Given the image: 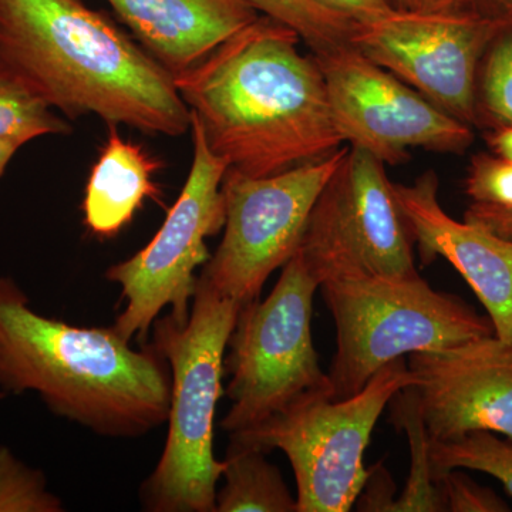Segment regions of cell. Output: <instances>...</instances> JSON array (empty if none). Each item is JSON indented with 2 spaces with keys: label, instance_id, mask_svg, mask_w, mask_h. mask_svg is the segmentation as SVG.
Wrapping results in <instances>:
<instances>
[{
  "label": "cell",
  "instance_id": "6da1fadb",
  "mask_svg": "<svg viewBox=\"0 0 512 512\" xmlns=\"http://www.w3.org/2000/svg\"><path fill=\"white\" fill-rule=\"evenodd\" d=\"M298 33L268 16L174 77L208 147L249 177L285 173L343 146L325 79Z\"/></svg>",
  "mask_w": 512,
  "mask_h": 512
},
{
  "label": "cell",
  "instance_id": "7a4b0ae2",
  "mask_svg": "<svg viewBox=\"0 0 512 512\" xmlns=\"http://www.w3.org/2000/svg\"><path fill=\"white\" fill-rule=\"evenodd\" d=\"M0 70L67 119L180 137L191 113L173 74L84 0H0Z\"/></svg>",
  "mask_w": 512,
  "mask_h": 512
},
{
  "label": "cell",
  "instance_id": "3957f363",
  "mask_svg": "<svg viewBox=\"0 0 512 512\" xmlns=\"http://www.w3.org/2000/svg\"><path fill=\"white\" fill-rule=\"evenodd\" d=\"M171 369L151 342L133 349L114 326L47 318L0 275V392L35 393L55 416L109 439H140L170 414Z\"/></svg>",
  "mask_w": 512,
  "mask_h": 512
},
{
  "label": "cell",
  "instance_id": "277c9868",
  "mask_svg": "<svg viewBox=\"0 0 512 512\" xmlns=\"http://www.w3.org/2000/svg\"><path fill=\"white\" fill-rule=\"evenodd\" d=\"M242 306L197 279L190 318L163 316L154 346L171 369V403L163 454L140 488L150 512H215L225 461L214 456V421L229 338Z\"/></svg>",
  "mask_w": 512,
  "mask_h": 512
},
{
  "label": "cell",
  "instance_id": "5b68a950",
  "mask_svg": "<svg viewBox=\"0 0 512 512\" xmlns=\"http://www.w3.org/2000/svg\"><path fill=\"white\" fill-rule=\"evenodd\" d=\"M319 289L336 326L338 349L328 372L332 400L362 392L394 360L495 335L490 319L419 274L343 276Z\"/></svg>",
  "mask_w": 512,
  "mask_h": 512
},
{
  "label": "cell",
  "instance_id": "8992f818",
  "mask_svg": "<svg viewBox=\"0 0 512 512\" xmlns=\"http://www.w3.org/2000/svg\"><path fill=\"white\" fill-rule=\"evenodd\" d=\"M412 384L402 357L355 396L332 400L328 393H308L264 423L229 437L288 457L298 485V512H348L370 476L365 453L377 420L394 394Z\"/></svg>",
  "mask_w": 512,
  "mask_h": 512
},
{
  "label": "cell",
  "instance_id": "52a82bcc",
  "mask_svg": "<svg viewBox=\"0 0 512 512\" xmlns=\"http://www.w3.org/2000/svg\"><path fill=\"white\" fill-rule=\"evenodd\" d=\"M319 288L298 251L264 301L242 306L224 360L231 376L225 392L231 409L222 430L252 429L308 393L332 397V383L312 339L313 296Z\"/></svg>",
  "mask_w": 512,
  "mask_h": 512
},
{
  "label": "cell",
  "instance_id": "ba28073f",
  "mask_svg": "<svg viewBox=\"0 0 512 512\" xmlns=\"http://www.w3.org/2000/svg\"><path fill=\"white\" fill-rule=\"evenodd\" d=\"M191 134L190 173L164 224L146 247L106 272L107 281L120 286L126 301L113 326L130 342H143L165 308L178 322H187L198 279L195 271L211 258L207 238L224 228L221 187L229 165L212 153L192 117Z\"/></svg>",
  "mask_w": 512,
  "mask_h": 512
},
{
  "label": "cell",
  "instance_id": "9c48e42d",
  "mask_svg": "<svg viewBox=\"0 0 512 512\" xmlns=\"http://www.w3.org/2000/svg\"><path fill=\"white\" fill-rule=\"evenodd\" d=\"M346 150L271 177L228 168L221 187L224 237L198 278L238 305L256 301L272 272L301 247L316 198Z\"/></svg>",
  "mask_w": 512,
  "mask_h": 512
},
{
  "label": "cell",
  "instance_id": "30bf717a",
  "mask_svg": "<svg viewBox=\"0 0 512 512\" xmlns=\"http://www.w3.org/2000/svg\"><path fill=\"white\" fill-rule=\"evenodd\" d=\"M413 239L384 164L349 146L335 173L316 198L301 252L319 279L343 276H410Z\"/></svg>",
  "mask_w": 512,
  "mask_h": 512
},
{
  "label": "cell",
  "instance_id": "8fae6325",
  "mask_svg": "<svg viewBox=\"0 0 512 512\" xmlns=\"http://www.w3.org/2000/svg\"><path fill=\"white\" fill-rule=\"evenodd\" d=\"M312 55L325 79L333 123L343 143L367 151L384 165L406 163L412 148L461 153L473 143L467 124L350 43Z\"/></svg>",
  "mask_w": 512,
  "mask_h": 512
},
{
  "label": "cell",
  "instance_id": "7c38bea8",
  "mask_svg": "<svg viewBox=\"0 0 512 512\" xmlns=\"http://www.w3.org/2000/svg\"><path fill=\"white\" fill-rule=\"evenodd\" d=\"M503 20L474 10L394 9L356 23L350 45L461 123L477 121V72Z\"/></svg>",
  "mask_w": 512,
  "mask_h": 512
},
{
  "label": "cell",
  "instance_id": "4fadbf2b",
  "mask_svg": "<svg viewBox=\"0 0 512 512\" xmlns=\"http://www.w3.org/2000/svg\"><path fill=\"white\" fill-rule=\"evenodd\" d=\"M406 362L430 440L490 431L512 444V343L485 336Z\"/></svg>",
  "mask_w": 512,
  "mask_h": 512
},
{
  "label": "cell",
  "instance_id": "5bb4252c",
  "mask_svg": "<svg viewBox=\"0 0 512 512\" xmlns=\"http://www.w3.org/2000/svg\"><path fill=\"white\" fill-rule=\"evenodd\" d=\"M393 192L423 264L439 256L450 262L483 303L495 336L512 343V241L451 218L441 208L434 171L410 185L393 183Z\"/></svg>",
  "mask_w": 512,
  "mask_h": 512
},
{
  "label": "cell",
  "instance_id": "9a60e30c",
  "mask_svg": "<svg viewBox=\"0 0 512 512\" xmlns=\"http://www.w3.org/2000/svg\"><path fill=\"white\" fill-rule=\"evenodd\" d=\"M131 36L173 76L259 18L247 0H106Z\"/></svg>",
  "mask_w": 512,
  "mask_h": 512
},
{
  "label": "cell",
  "instance_id": "2e32d148",
  "mask_svg": "<svg viewBox=\"0 0 512 512\" xmlns=\"http://www.w3.org/2000/svg\"><path fill=\"white\" fill-rule=\"evenodd\" d=\"M117 128L109 126V136L84 191V224L100 238L119 234L147 198L160 194L153 180L160 161L138 144L124 140Z\"/></svg>",
  "mask_w": 512,
  "mask_h": 512
},
{
  "label": "cell",
  "instance_id": "e0dca14e",
  "mask_svg": "<svg viewBox=\"0 0 512 512\" xmlns=\"http://www.w3.org/2000/svg\"><path fill=\"white\" fill-rule=\"evenodd\" d=\"M265 456L264 451L229 441L215 512H298V501L281 471Z\"/></svg>",
  "mask_w": 512,
  "mask_h": 512
},
{
  "label": "cell",
  "instance_id": "ac0fdd59",
  "mask_svg": "<svg viewBox=\"0 0 512 512\" xmlns=\"http://www.w3.org/2000/svg\"><path fill=\"white\" fill-rule=\"evenodd\" d=\"M392 417L397 429L406 431L412 448V467L406 488L399 500H393L387 511H444L439 483L431 467L429 434L421 417L416 392L412 386L394 394Z\"/></svg>",
  "mask_w": 512,
  "mask_h": 512
},
{
  "label": "cell",
  "instance_id": "d6986e66",
  "mask_svg": "<svg viewBox=\"0 0 512 512\" xmlns=\"http://www.w3.org/2000/svg\"><path fill=\"white\" fill-rule=\"evenodd\" d=\"M259 13L298 33L312 53L349 45L356 22L318 0H247Z\"/></svg>",
  "mask_w": 512,
  "mask_h": 512
},
{
  "label": "cell",
  "instance_id": "ffe728a7",
  "mask_svg": "<svg viewBox=\"0 0 512 512\" xmlns=\"http://www.w3.org/2000/svg\"><path fill=\"white\" fill-rule=\"evenodd\" d=\"M429 453L434 476L450 470H474L493 476L504 485L512 497V444L498 439L490 431H474L463 439L433 441L429 439Z\"/></svg>",
  "mask_w": 512,
  "mask_h": 512
},
{
  "label": "cell",
  "instance_id": "44dd1931",
  "mask_svg": "<svg viewBox=\"0 0 512 512\" xmlns=\"http://www.w3.org/2000/svg\"><path fill=\"white\" fill-rule=\"evenodd\" d=\"M72 126L0 70V140L25 146L45 136H66Z\"/></svg>",
  "mask_w": 512,
  "mask_h": 512
},
{
  "label": "cell",
  "instance_id": "7402d4cb",
  "mask_svg": "<svg viewBox=\"0 0 512 512\" xmlns=\"http://www.w3.org/2000/svg\"><path fill=\"white\" fill-rule=\"evenodd\" d=\"M62 511V500L47 487L45 474L0 446V512Z\"/></svg>",
  "mask_w": 512,
  "mask_h": 512
},
{
  "label": "cell",
  "instance_id": "603a6c76",
  "mask_svg": "<svg viewBox=\"0 0 512 512\" xmlns=\"http://www.w3.org/2000/svg\"><path fill=\"white\" fill-rule=\"evenodd\" d=\"M484 110L503 127H512V19L503 20L487 49L483 73Z\"/></svg>",
  "mask_w": 512,
  "mask_h": 512
},
{
  "label": "cell",
  "instance_id": "cb8c5ba5",
  "mask_svg": "<svg viewBox=\"0 0 512 512\" xmlns=\"http://www.w3.org/2000/svg\"><path fill=\"white\" fill-rule=\"evenodd\" d=\"M466 191L477 204L512 208V161L487 154L474 157Z\"/></svg>",
  "mask_w": 512,
  "mask_h": 512
},
{
  "label": "cell",
  "instance_id": "d4e9b609",
  "mask_svg": "<svg viewBox=\"0 0 512 512\" xmlns=\"http://www.w3.org/2000/svg\"><path fill=\"white\" fill-rule=\"evenodd\" d=\"M443 497L444 511L450 512H504L510 507L490 488L481 487L466 474L447 471L437 480Z\"/></svg>",
  "mask_w": 512,
  "mask_h": 512
},
{
  "label": "cell",
  "instance_id": "484cf974",
  "mask_svg": "<svg viewBox=\"0 0 512 512\" xmlns=\"http://www.w3.org/2000/svg\"><path fill=\"white\" fill-rule=\"evenodd\" d=\"M464 221L481 225L498 237L512 241V208L493 207V205L473 202L464 214Z\"/></svg>",
  "mask_w": 512,
  "mask_h": 512
},
{
  "label": "cell",
  "instance_id": "4316f807",
  "mask_svg": "<svg viewBox=\"0 0 512 512\" xmlns=\"http://www.w3.org/2000/svg\"><path fill=\"white\" fill-rule=\"evenodd\" d=\"M318 2L349 16L356 23L382 18L397 9L393 0H318Z\"/></svg>",
  "mask_w": 512,
  "mask_h": 512
},
{
  "label": "cell",
  "instance_id": "83f0119b",
  "mask_svg": "<svg viewBox=\"0 0 512 512\" xmlns=\"http://www.w3.org/2000/svg\"><path fill=\"white\" fill-rule=\"evenodd\" d=\"M397 9L409 12L450 13L471 10L470 0H393Z\"/></svg>",
  "mask_w": 512,
  "mask_h": 512
},
{
  "label": "cell",
  "instance_id": "f1b7e54d",
  "mask_svg": "<svg viewBox=\"0 0 512 512\" xmlns=\"http://www.w3.org/2000/svg\"><path fill=\"white\" fill-rule=\"evenodd\" d=\"M470 8L485 18L497 20L512 18V0H470Z\"/></svg>",
  "mask_w": 512,
  "mask_h": 512
},
{
  "label": "cell",
  "instance_id": "f546056e",
  "mask_svg": "<svg viewBox=\"0 0 512 512\" xmlns=\"http://www.w3.org/2000/svg\"><path fill=\"white\" fill-rule=\"evenodd\" d=\"M490 144L497 156L512 161V127H503L490 137Z\"/></svg>",
  "mask_w": 512,
  "mask_h": 512
},
{
  "label": "cell",
  "instance_id": "4dcf8cb0",
  "mask_svg": "<svg viewBox=\"0 0 512 512\" xmlns=\"http://www.w3.org/2000/svg\"><path fill=\"white\" fill-rule=\"evenodd\" d=\"M22 148L19 144L12 141L0 140V177L5 173L6 168L15 154Z\"/></svg>",
  "mask_w": 512,
  "mask_h": 512
},
{
  "label": "cell",
  "instance_id": "1f68e13d",
  "mask_svg": "<svg viewBox=\"0 0 512 512\" xmlns=\"http://www.w3.org/2000/svg\"><path fill=\"white\" fill-rule=\"evenodd\" d=\"M5 397H6V394H5V393L0 392V400L5 399Z\"/></svg>",
  "mask_w": 512,
  "mask_h": 512
}]
</instances>
